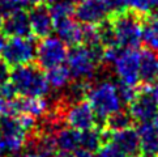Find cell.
Instances as JSON below:
<instances>
[{"mask_svg":"<svg viewBox=\"0 0 158 157\" xmlns=\"http://www.w3.org/2000/svg\"><path fill=\"white\" fill-rule=\"evenodd\" d=\"M9 81L21 97H44L50 89L46 75L37 63L15 67Z\"/></svg>","mask_w":158,"mask_h":157,"instance_id":"6da1fadb","label":"cell"},{"mask_svg":"<svg viewBox=\"0 0 158 157\" xmlns=\"http://www.w3.org/2000/svg\"><path fill=\"white\" fill-rule=\"evenodd\" d=\"M65 60L68 63L67 68L71 74V78L92 81L98 67L102 64L103 51L86 47L85 45H76L68 50Z\"/></svg>","mask_w":158,"mask_h":157,"instance_id":"7a4b0ae2","label":"cell"},{"mask_svg":"<svg viewBox=\"0 0 158 157\" xmlns=\"http://www.w3.org/2000/svg\"><path fill=\"white\" fill-rule=\"evenodd\" d=\"M86 97L97 118L98 127H103L106 118L122 109V101L118 94L116 85L109 80H101L94 85H90Z\"/></svg>","mask_w":158,"mask_h":157,"instance_id":"3957f363","label":"cell"},{"mask_svg":"<svg viewBox=\"0 0 158 157\" xmlns=\"http://www.w3.org/2000/svg\"><path fill=\"white\" fill-rule=\"evenodd\" d=\"M146 16L126 8L110 16L114 24L116 42L123 49H139L143 41V24Z\"/></svg>","mask_w":158,"mask_h":157,"instance_id":"277c9868","label":"cell"},{"mask_svg":"<svg viewBox=\"0 0 158 157\" xmlns=\"http://www.w3.org/2000/svg\"><path fill=\"white\" fill-rule=\"evenodd\" d=\"M37 55L35 39L30 37H10L2 51L3 59L10 67L31 63Z\"/></svg>","mask_w":158,"mask_h":157,"instance_id":"5b68a950","label":"cell"},{"mask_svg":"<svg viewBox=\"0 0 158 157\" xmlns=\"http://www.w3.org/2000/svg\"><path fill=\"white\" fill-rule=\"evenodd\" d=\"M67 45L59 37L48 36L41 39L39 45H37V64L42 70H50L60 66L67 59Z\"/></svg>","mask_w":158,"mask_h":157,"instance_id":"8992f818","label":"cell"},{"mask_svg":"<svg viewBox=\"0 0 158 157\" xmlns=\"http://www.w3.org/2000/svg\"><path fill=\"white\" fill-rule=\"evenodd\" d=\"M0 131L5 152L16 155L25 148L27 132L22 128L17 115H0Z\"/></svg>","mask_w":158,"mask_h":157,"instance_id":"52a82bcc","label":"cell"},{"mask_svg":"<svg viewBox=\"0 0 158 157\" xmlns=\"http://www.w3.org/2000/svg\"><path fill=\"white\" fill-rule=\"evenodd\" d=\"M114 71L119 80L129 85L137 87L140 83V51L137 49H124L120 57L115 60Z\"/></svg>","mask_w":158,"mask_h":157,"instance_id":"ba28073f","label":"cell"},{"mask_svg":"<svg viewBox=\"0 0 158 157\" xmlns=\"http://www.w3.org/2000/svg\"><path fill=\"white\" fill-rule=\"evenodd\" d=\"M129 113L135 122H149L154 118L158 111V105L150 93L149 85L141 84L135 98L129 104Z\"/></svg>","mask_w":158,"mask_h":157,"instance_id":"9c48e42d","label":"cell"},{"mask_svg":"<svg viewBox=\"0 0 158 157\" xmlns=\"http://www.w3.org/2000/svg\"><path fill=\"white\" fill-rule=\"evenodd\" d=\"M64 119L67 126L77 131L89 130L97 126V118H95L94 111L85 100L68 106L64 113Z\"/></svg>","mask_w":158,"mask_h":157,"instance_id":"30bf717a","label":"cell"},{"mask_svg":"<svg viewBox=\"0 0 158 157\" xmlns=\"http://www.w3.org/2000/svg\"><path fill=\"white\" fill-rule=\"evenodd\" d=\"M76 20L84 25H97L110 17V12L103 0H82L75 8Z\"/></svg>","mask_w":158,"mask_h":157,"instance_id":"8fae6325","label":"cell"},{"mask_svg":"<svg viewBox=\"0 0 158 157\" xmlns=\"http://www.w3.org/2000/svg\"><path fill=\"white\" fill-rule=\"evenodd\" d=\"M30 21L31 33L37 38H46L54 30V21L50 13V7L44 3H39L33 5L27 12Z\"/></svg>","mask_w":158,"mask_h":157,"instance_id":"7c38bea8","label":"cell"},{"mask_svg":"<svg viewBox=\"0 0 158 157\" xmlns=\"http://www.w3.org/2000/svg\"><path fill=\"white\" fill-rule=\"evenodd\" d=\"M111 142L122 151L126 157H141L144 155L139 132L133 127L112 132Z\"/></svg>","mask_w":158,"mask_h":157,"instance_id":"4fadbf2b","label":"cell"},{"mask_svg":"<svg viewBox=\"0 0 158 157\" xmlns=\"http://www.w3.org/2000/svg\"><path fill=\"white\" fill-rule=\"evenodd\" d=\"M2 29L4 34L9 37H30L31 28L29 15L22 8L13 11L12 13L4 16Z\"/></svg>","mask_w":158,"mask_h":157,"instance_id":"5bb4252c","label":"cell"},{"mask_svg":"<svg viewBox=\"0 0 158 157\" xmlns=\"http://www.w3.org/2000/svg\"><path fill=\"white\" fill-rule=\"evenodd\" d=\"M140 83L143 85L158 84V53L144 49L140 53Z\"/></svg>","mask_w":158,"mask_h":157,"instance_id":"9a60e30c","label":"cell"},{"mask_svg":"<svg viewBox=\"0 0 158 157\" xmlns=\"http://www.w3.org/2000/svg\"><path fill=\"white\" fill-rule=\"evenodd\" d=\"M54 30L67 46L72 47L82 43V26L72 17L54 21Z\"/></svg>","mask_w":158,"mask_h":157,"instance_id":"2e32d148","label":"cell"},{"mask_svg":"<svg viewBox=\"0 0 158 157\" xmlns=\"http://www.w3.org/2000/svg\"><path fill=\"white\" fill-rule=\"evenodd\" d=\"M137 132L141 142V149L144 155L157 156L158 155V128L153 122H141L139 123Z\"/></svg>","mask_w":158,"mask_h":157,"instance_id":"e0dca14e","label":"cell"},{"mask_svg":"<svg viewBox=\"0 0 158 157\" xmlns=\"http://www.w3.org/2000/svg\"><path fill=\"white\" fill-rule=\"evenodd\" d=\"M90 88V81L88 80H73V83L68 84L64 88V92L59 94L61 102L67 106H71L76 102L84 101L88 96Z\"/></svg>","mask_w":158,"mask_h":157,"instance_id":"ac0fdd59","label":"cell"},{"mask_svg":"<svg viewBox=\"0 0 158 157\" xmlns=\"http://www.w3.org/2000/svg\"><path fill=\"white\" fill-rule=\"evenodd\" d=\"M58 149L64 152H75L80 148V131L69 126H64L55 134Z\"/></svg>","mask_w":158,"mask_h":157,"instance_id":"d6986e66","label":"cell"},{"mask_svg":"<svg viewBox=\"0 0 158 157\" xmlns=\"http://www.w3.org/2000/svg\"><path fill=\"white\" fill-rule=\"evenodd\" d=\"M143 41L148 49L158 53V12L149 13L143 24Z\"/></svg>","mask_w":158,"mask_h":157,"instance_id":"ffe728a7","label":"cell"},{"mask_svg":"<svg viewBox=\"0 0 158 157\" xmlns=\"http://www.w3.org/2000/svg\"><path fill=\"white\" fill-rule=\"evenodd\" d=\"M133 123H135V119L132 118L129 110L119 109L118 111L110 114L106 118L103 126L107 128V130H110L111 132H115V131L126 130V128L132 127Z\"/></svg>","mask_w":158,"mask_h":157,"instance_id":"44dd1931","label":"cell"},{"mask_svg":"<svg viewBox=\"0 0 158 157\" xmlns=\"http://www.w3.org/2000/svg\"><path fill=\"white\" fill-rule=\"evenodd\" d=\"M46 78H47L48 85L52 89L60 91V89H64L69 84L71 74L65 66L60 64V66H56V67H52V68L47 70Z\"/></svg>","mask_w":158,"mask_h":157,"instance_id":"7402d4cb","label":"cell"},{"mask_svg":"<svg viewBox=\"0 0 158 157\" xmlns=\"http://www.w3.org/2000/svg\"><path fill=\"white\" fill-rule=\"evenodd\" d=\"M101 128L102 127H93L89 130L80 131V147L82 149H88L90 152H97L102 147Z\"/></svg>","mask_w":158,"mask_h":157,"instance_id":"603a6c76","label":"cell"},{"mask_svg":"<svg viewBox=\"0 0 158 157\" xmlns=\"http://www.w3.org/2000/svg\"><path fill=\"white\" fill-rule=\"evenodd\" d=\"M95 29H97V34H98V38H99V42L102 43L103 47H109V46L118 45L114 24H112V21H111L110 17H107L103 21H101L99 24H97Z\"/></svg>","mask_w":158,"mask_h":157,"instance_id":"cb8c5ba5","label":"cell"},{"mask_svg":"<svg viewBox=\"0 0 158 157\" xmlns=\"http://www.w3.org/2000/svg\"><path fill=\"white\" fill-rule=\"evenodd\" d=\"M50 13H51L52 21L73 17L75 16V7H73V3H71L69 0H58V2L51 4Z\"/></svg>","mask_w":158,"mask_h":157,"instance_id":"d4e9b609","label":"cell"},{"mask_svg":"<svg viewBox=\"0 0 158 157\" xmlns=\"http://www.w3.org/2000/svg\"><path fill=\"white\" fill-rule=\"evenodd\" d=\"M116 91H118V94H119L122 104L129 105L131 101L135 98V96H136L139 88L135 87V85H129V84L123 83L119 80V83L116 84Z\"/></svg>","mask_w":158,"mask_h":157,"instance_id":"484cf974","label":"cell"},{"mask_svg":"<svg viewBox=\"0 0 158 157\" xmlns=\"http://www.w3.org/2000/svg\"><path fill=\"white\" fill-rule=\"evenodd\" d=\"M126 8L132 9L143 16H148L152 13V4L150 0H123Z\"/></svg>","mask_w":158,"mask_h":157,"instance_id":"4316f807","label":"cell"},{"mask_svg":"<svg viewBox=\"0 0 158 157\" xmlns=\"http://www.w3.org/2000/svg\"><path fill=\"white\" fill-rule=\"evenodd\" d=\"M98 157H126V156L114 143L110 142L103 144L98 149Z\"/></svg>","mask_w":158,"mask_h":157,"instance_id":"83f0119b","label":"cell"},{"mask_svg":"<svg viewBox=\"0 0 158 157\" xmlns=\"http://www.w3.org/2000/svg\"><path fill=\"white\" fill-rule=\"evenodd\" d=\"M22 7L21 0H0V16H7Z\"/></svg>","mask_w":158,"mask_h":157,"instance_id":"f1b7e54d","label":"cell"},{"mask_svg":"<svg viewBox=\"0 0 158 157\" xmlns=\"http://www.w3.org/2000/svg\"><path fill=\"white\" fill-rule=\"evenodd\" d=\"M103 2L107 5V8H109L110 16L116 15L126 9V4H124L123 0H103Z\"/></svg>","mask_w":158,"mask_h":157,"instance_id":"f546056e","label":"cell"},{"mask_svg":"<svg viewBox=\"0 0 158 157\" xmlns=\"http://www.w3.org/2000/svg\"><path fill=\"white\" fill-rule=\"evenodd\" d=\"M10 78V66L3 58H0V85L8 83Z\"/></svg>","mask_w":158,"mask_h":157,"instance_id":"4dcf8cb0","label":"cell"},{"mask_svg":"<svg viewBox=\"0 0 158 157\" xmlns=\"http://www.w3.org/2000/svg\"><path fill=\"white\" fill-rule=\"evenodd\" d=\"M75 157H98L95 156L94 152H90V151L88 149H82V148H78L75 151V155H73Z\"/></svg>","mask_w":158,"mask_h":157,"instance_id":"1f68e13d","label":"cell"},{"mask_svg":"<svg viewBox=\"0 0 158 157\" xmlns=\"http://www.w3.org/2000/svg\"><path fill=\"white\" fill-rule=\"evenodd\" d=\"M149 88H150L152 96H153V98L156 100V102L158 105V84H154V85H149Z\"/></svg>","mask_w":158,"mask_h":157,"instance_id":"d6a6232c","label":"cell"},{"mask_svg":"<svg viewBox=\"0 0 158 157\" xmlns=\"http://www.w3.org/2000/svg\"><path fill=\"white\" fill-rule=\"evenodd\" d=\"M5 43H7V36H5L3 32H0V54H2Z\"/></svg>","mask_w":158,"mask_h":157,"instance_id":"836d02e7","label":"cell"},{"mask_svg":"<svg viewBox=\"0 0 158 157\" xmlns=\"http://www.w3.org/2000/svg\"><path fill=\"white\" fill-rule=\"evenodd\" d=\"M42 2H43V0H21L22 5H30V7H33V5H35V4L42 3Z\"/></svg>","mask_w":158,"mask_h":157,"instance_id":"e575fe53","label":"cell"},{"mask_svg":"<svg viewBox=\"0 0 158 157\" xmlns=\"http://www.w3.org/2000/svg\"><path fill=\"white\" fill-rule=\"evenodd\" d=\"M52 157H75L71 152H64V151H60V152L55 153Z\"/></svg>","mask_w":158,"mask_h":157,"instance_id":"d590c367","label":"cell"},{"mask_svg":"<svg viewBox=\"0 0 158 157\" xmlns=\"http://www.w3.org/2000/svg\"><path fill=\"white\" fill-rule=\"evenodd\" d=\"M20 157H42V156H39V155L35 153V152H31V151H27V152L22 153Z\"/></svg>","mask_w":158,"mask_h":157,"instance_id":"8d00e7d4","label":"cell"},{"mask_svg":"<svg viewBox=\"0 0 158 157\" xmlns=\"http://www.w3.org/2000/svg\"><path fill=\"white\" fill-rule=\"evenodd\" d=\"M152 9H158V0H150Z\"/></svg>","mask_w":158,"mask_h":157,"instance_id":"74e56055","label":"cell"},{"mask_svg":"<svg viewBox=\"0 0 158 157\" xmlns=\"http://www.w3.org/2000/svg\"><path fill=\"white\" fill-rule=\"evenodd\" d=\"M152 122H153V125H154V126L158 128V111L156 113V115H154L153 119H152Z\"/></svg>","mask_w":158,"mask_h":157,"instance_id":"f35d334b","label":"cell"},{"mask_svg":"<svg viewBox=\"0 0 158 157\" xmlns=\"http://www.w3.org/2000/svg\"><path fill=\"white\" fill-rule=\"evenodd\" d=\"M71 3H73V4H78V3H81L82 0H69Z\"/></svg>","mask_w":158,"mask_h":157,"instance_id":"ab89813d","label":"cell"},{"mask_svg":"<svg viewBox=\"0 0 158 157\" xmlns=\"http://www.w3.org/2000/svg\"><path fill=\"white\" fill-rule=\"evenodd\" d=\"M2 25H3V16H0V29H2Z\"/></svg>","mask_w":158,"mask_h":157,"instance_id":"60d3db41","label":"cell"},{"mask_svg":"<svg viewBox=\"0 0 158 157\" xmlns=\"http://www.w3.org/2000/svg\"><path fill=\"white\" fill-rule=\"evenodd\" d=\"M47 3H50V4H52V3H55V2H58V0H46Z\"/></svg>","mask_w":158,"mask_h":157,"instance_id":"b9f144b4","label":"cell"},{"mask_svg":"<svg viewBox=\"0 0 158 157\" xmlns=\"http://www.w3.org/2000/svg\"><path fill=\"white\" fill-rule=\"evenodd\" d=\"M0 143H2V131H0Z\"/></svg>","mask_w":158,"mask_h":157,"instance_id":"7bdbcfd3","label":"cell"},{"mask_svg":"<svg viewBox=\"0 0 158 157\" xmlns=\"http://www.w3.org/2000/svg\"><path fill=\"white\" fill-rule=\"evenodd\" d=\"M156 157H158V155H157V156H156Z\"/></svg>","mask_w":158,"mask_h":157,"instance_id":"ee69618b","label":"cell"}]
</instances>
